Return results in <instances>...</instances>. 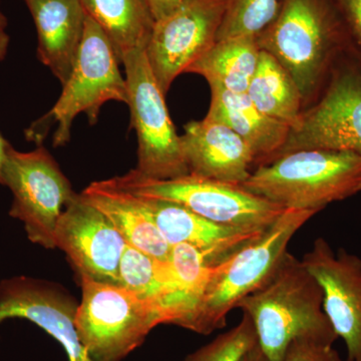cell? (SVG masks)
I'll use <instances>...</instances> for the list:
<instances>
[{
  "mask_svg": "<svg viewBox=\"0 0 361 361\" xmlns=\"http://www.w3.org/2000/svg\"><path fill=\"white\" fill-rule=\"evenodd\" d=\"M169 263L195 306L217 263L196 247L185 243L171 247Z\"/></svg>",
  "mask_w": 361,
  "mask_h": 361,
  "instance_id": "d4e9b609",
  "label": "cell"
},
{
  "mask_svg": "<svg viewBox=\"0 0 361 361\" xmlns=\"http://www.w3.org/2000/svg\"><path fill=\"white\" fill-rule=\"evenodd\" d=\"M350 39L361 56V0H334Z\"/></svg>",
  "mask_w": 361,
  "mask_h": 361,
  "instance_id": "83f0119b",
  "label": "cell"
},
{
  "mask_svg": "<svg viewBox=\"0 0 361 361\" xmlns=\"http://www.w3.org/2000/svg\"><path fill=\"white\" fill-rule=\"evenodd\" d=\"M2 177L13 194L9 215L23 223L32 243L56 248V223L77 193L51 154L44 147L20 152L11 145Z\"/></svg>",
  "mask_w": 361,
  "mask_h": 361,
  "instance_id": "30bf717a",
  "label": "cell"
},
{
  "mask_svg": "<svg viewBox=\"0 0 361 361\" xmlns=\"http://www.w3.org/2000/svg\"><path fill=\"white\" fill-rule=\"evenodd\" d=\"M246 94L266 116L286 123L290 129L298 125L304 110L302 94L290 73L269 52L260 51Z\"/></svg>",
  "mask_w": 361,
  "mask_h": 361,
  "instance_id": "603a6c76",
  "label": "cell"
},
{
  "mask_svg": "<svg viewBox=\"0 0 361 361\" xmlns=\"http://www.w3.org/2000/svg\"><path fill=\"white\" fill-rule=\"evenodd\" d=\"M80 278L75 326L90 361H122L164 324L161 313L129 289Z\"/></svg>",
  "mask_w": 361,
  "mask_h": 361,
  "instance_id": "8992f818",
  "label": "cell"
},
{
  "mask_svg": "<svg viewBox=\"0 0 361 361\" xmlns=\"http://www.w3.org/2000/svg\"><path fill=\"white\" fill-rule=\"evenodd\" d=\"M247 191L283 209L314 211L361 192V155L310 149L289 152L252 171Z\"/></svg>",
  "mask_w": 361,
  "mask_h": 361,
  "instance_id": "277c9868",
  "label": "cell"
},
{
  "mask_svg": "<svg viewBox=\"0 0 361 361\" xmlns=\"http://www.w3.org/2000/svg\"><path fill=\"white\" fill-rule=\"evenodd\" d=\"M77 303L56 285L18 276L0 282V322L23 318L61 344L68 361H90L75 326Z\"/></svg>",
  "mask_w": 361,
  "mask_h": 361,
  "instance_id": "5bb4252c",
  "label": "cell"
},
{
  "mask_svg": "<svg viewBox=\"0 0 361 361\" xmlns=\"http://www.w3.org/2000/svg\"><path fill=\"white\" fill-rule=\"evenodd\" d=\"M118 285L158 310L164 324L183 327L194 307L193 299L183 288L170 263L129 245L123 252Z\"/></svg>",
  "mask_w": 361,
  "mask_h": 361,
  "instance_id": "ac0fdd59",
  "label": "cell"
},
{
  "mask_svg": "<svg viewBox=\"0 0 361 361\" xmlns=\"http://www.w3.org/2000/svg\"><path fill=\"white\" fill-rule=\"evenodd\" d=\"M56 248L65 251L80 277L118 284L128 244L109 218L77 194L56 223Z\"/></svg>",
  "mask_w": 361,
  "mask_h": 361,
  "instance_id": "7c38bea8",
  "label": "cell"
},
{
  "mask_svg": "<svg viewBox=\"0 0 361 361\" xmlns=\"http://www.w3.org/2000/svg\"><path fill=\"white\" fill-rule=\"evenodd\" d=\"M260 47L252 35L218 40L186 73L205 78L209 85L246 92L257 68Z\"/></svg>",
  "mask_w": 361,
  "mask_h": 361,
  "instance_id": "7402d4cb",
  "label": "cell"
},
{
  "mask_svg": "<svg viewBox=\"0 0 361 361\" xmlns=\"http://www.w3.org/2000/svg\"><path fill=\"white\" fill-rule=\"evenodd\" d=\"M132 128L137 133V167L153 179L169 180L189 175L178 135L157 82L146 49L130 52L123 59Z\"/></svg>",
  "mask_w": 361,
  "mask_h": 361,
  "instance_id": "9c48e42d",
  "label": "cell"
},
{
  "mask_svg": "<svg viewBox=\"0 0 361 361\" xmlns=\"http://www.w3.org/2000/svg\"><path fill=\"white\" fill-rule=\"evenodd\" d=\"M9 146H11V144L0 134V185H4L2 169H4V160H6V152Z\"/></svg>",
  "mask_w": 361,
  "mask_h": 361,
  "instance_id": "1f68e13d",
  "label": "cell"
},
{
  "mask_svg": "<svg viewBox=\"0 0 361 361\" xmlns=\"http://www.w3.org/2000/svg\"><path fill=\"white\" fill-rule=\"evenodd\" d=\"M7 23H8V21H7L6 16H4V13H2L1 8H0V27L6 28V30Z\"/></svg>",
  "mask_w": 361,
  "mask_h": 361,
  "instance_id": "d6a6232c",
  "label": "cell"
},
{
  "mask_svg": "<svg viewBox=\"0 0 361 361\" xmlns=\"http://www.w3.org/2000/svg\"><path fill=\"white\" fill-rule=\"evenodd\" d=\"M80 194L109 218L128 245L169 262L171 245L135 195L118 186L114 178L92 183Z\"/></svg>",
  "mask_w": 361,
  "mask_h": 361,
  "instance_id": "ffe728a7",
  "label": "cell"
},
{
  "mask_svg": "<svg viewBox=\"0 0 361 361\" xmlns=\"http://www.w3.org/2000/svg\"><path fill=\"white\" fill-rule=\"evenodd\" d=\"M210 87L207 118L225 123L248 145L254 156V167L274 160L290 128L259 111L246 92H233L218 85Z\"/></svg>",
  "mask_w": 361,
  "mask_h": 361,
  "instance_id": "d6986e66",
  "label": "cell"
},
{
  "mask_svg": "<svg viewBox=\"0 0 361 361\" xmlns=\"http://www.w3.org/2000/svg\"><path fill=\"white\" fill-rule=\"evenodd\" d=\"M225 7L226 0H183L174 13L156 21L146 54L165 96L176 78L217 42Z\"/></svg>",
  "mask_w": 361,
  "mask_h": 361,
  "instance_id": "8fae6325",
  "label": "cell"
},
{
  "mask_svg": "<svg viewBox=\"0 0 361 361\" xmlns=\"http://www.w3.org/2000/svg\"><path fill=\"white\" fill-rule=\"evenodd\" d=\"M85 13L106 33L118 61L146 49L156 20L148 0H80Z\"/></svg>",
  "mask_w": 361,
  "mask_h": 361,
  "instance_id": "44dd1931",
  "label": "cell"
},
{
  "mask_svg": "<svg viewBox=\"0 0 361 361\" xmlns=\"http://www.w3.org/2000/svg\"><path fill=\"white\" fill-rule=\"evenodd\" d=\"M37 32V58L65 85L77 61L87 13L80 0H23Z\"/></svg>",
  "mask_w": 361,
  "mask_h": 361,
  "instance_id": "e0dca14e",
  "label": "cell"
},
{
  "mask_svg": "<svg viewBox=\"0 0 361 361\" xmlns=\"http://www.w3.org/2000/svg\"><path fill=\"white\" fill-rule=\"evenodd\" d=\"M283 361H343L334 346L310 339H296L287 348Z\"/></svg>",
  "mask_w": 361,
  "mask_h": 361,
  "instance_id": "4316f807",
  "label": "cell"
},
{
  "mask_svg": "<svg viewBox=\"0 0 361 361\" xmlns=\"http://www.w3.org/2000/svg\"><path fill=\"white\" fill-rule=\"evenodd\" d=\"M281 0H226L218 40L252 35L267 30L279 13Z\"/></svg>",
  "mask_w": 361,
  "mask_h": 361,
  "instance_id": "cb8c5ba5",
  "label": "cell"
},
{
  "mask_svg": "<svg viewBox=\"0 0 361 361\" xmlns=\"http://www.w3.org/2000/svg\"><path fill=\"white\" fill-rule=\"evenodd\" d=\"M256 39L290 73L307 106L337 61L355 49L334 0H281L277 18Z\"/></svg>",
  "mask_w": 361,
  "mask_h": 361,
  "instance_id": "6da1fadb",
  "label": "cell"
},
{
  "mask_svg": "<svg viewBox=\"0 0 361 361\" xmlns=\"http://www.w3.org/2000/svg\"><path fill=\"white\" fill-rule=\"evenodd\" d=\"M148 2L157 21L174 13L183 0H148Z\"/></svg>",
  "mask_w": 361,
  "mask_h": 361,
  "instance_id": "f1b7e54d",
  "label": "cell"
},
{
  "mask_svg": "<svg viewBox=\"0 0 361 361\" xmlns=\"http://www.w3.org/2000/svg\"><path fill=\"white\" fill-rule=\"evenodd\" d=\"M238 308L250 317L258 345L270 361H283L296 339L334 345L338 338L323 310L322 287L289 252L269 279Z\"/></svg>",
  "mask_w": 361,
  "mask_h": 361,
  "instance_id": "7a4b0ae2",
  "label": "cell"
},
{
  "mask_svg": "<svg viewBox=\"0 0 361 361\" xmlns=\"http://www.w3.org/2000/svg\"><path fill=\"white\" fill-rule=\"evenodd\" d=\"M114 179L137 196L174 202L201 217L231 227L264 231L285 210L242 185L191 174L160 180L146 177L134 169Z\"/></svg>",
  "mask_w": 361,
  "mask_h": 361,
  "instance_id": "52a82bcc",
  "label": "cell"
},
{
  "mask_svg": "<svg viewBox=\"0 0 361 361\" xmlns=\"http://www.w3.org/2000/svg\"><path fill=\"white\" fill-rule=\"evenodd\" d=\"M301 261L322 287L323 310L345 343L348 361H361V258L345 249L334 251L320 237Z\"/></svg>",
  "mask_w": 361,
  "mask_h": 361,
  "instance_id": "4fadbf2b",
  "label": "cell"
},
{
  "mask_svg": "<svg viewBox=\"0 0 361 361\" xmlns=\"http://www.w3.org/2000/svg\"><path fill=\"white\" fill-rule=\"evenodd\" d=\"M9 35L6 32V28L0 27V61L6 58L9 47Z\"/></svg>",
  "mask_w": 361,
  "mask_h": 361,
  "instance_id": "4dcf8cb0",
  "label": "cell"
},
{
  "mask_svg": "<svg viewBox=\"0 0 361 361\" xmlns=\"http://www.w3.org/2000/svg\"><path fill=\"white\" fill-rule=\"evenodd\" d=\"M189 174L243 185L254 167V156L225 123L206 118L185 126L180 135Z\"/></svg>",
  "mask_w": 361,
  "mask_h": 361,
  "instance_id": "2e32d148",
  "label": "cell"
},
{
  "mask_svg": "<svg viewBox=\"0 0 361 361\" xmlns=\"http://www.w3.org/2000/svg\"><path fill=\"white\" fill-rule=\"evenodd\" d=\"M257 343L253 322L243 313L236 326L188 355L185 361H241L247 351Z\"/></svg>",
  "mask_w": 361,
  "mask_h": 361,
  "instance_id": "484cf974",
  "label": "cell"
},
{
  "mask_svg": "<svg viewBox=\"0 0 361 361\" xmlns=\"http://www.w3.org/2000/svg\"><path fill=\"white\" fill-rule=\"evenodd\" d=\"M137 197L171 247L189 244L210 256L217 264L265 231L219 224L174 202Z\"/></svg>",
  "mask_w": 361,
  "mask_h": 361,
  "instance_id": "9a60e30c",
  "label": "cell"
},
{
  "mask_svg": "<svg viewBox=\"0 0 361 361\" xmlns=\"http://www.w3.org/2000/svg\"><path fill=\"white\" fill-rule=\"evenodd\" d=\"M118 63L106 33L87 14L80 52L70 78L63 85V92L51 110L26 130V139L40 145L56 123L54 146H65L70 141L75 116L85 113L94 125L104 104L110 101L128 104L127 82Z\"/></svg>",
  "mask_w": 361,
  "mask_h": 361,
  "instance_id": "5b68a950",
  "label": "cell"
},
{
  "mask_svg": "<svg viewBox=\"0 0 361 361\" xmlns=\"http://www.w3.org/2000/svg\"><path fill=\"white\" fill-rule=\"evenodd\" d=\"M241 361H270L268 360L267 356L264 355L262 349L260 348V346L258 345V343L256 344L254 348H252L250 350L247 351L245 355H244L243 357H242Z\"/></svg>",
  "mask_w": 361,
  "mask_h": 361,
  "instance_id": "f546056e",
  "label": "cell"
},
{
  "mask_svg": "<svg viewBox=\"0 0 361 361\" xmlns=\"http://www.w3.org/2000/svg\"><path fill=\"white\" fill-rule=\"evenodd\" d=\"M315 214L285 209L259 238L216 266L183 327L205 336L223 329L230 311L276 271L294 235Z\"/></svg>",
  "mask_w": 361,
  "mask_h": 361,
  "instance_id": "3957f363",
  "label": "cell"
},
{
  "mask_svg": "<svg viewBox=\"0 0 361 361\" xmlns=\"http://www.w3.org/2000/svg\"><path fill=\"white\" fill-rule=\"evenodd\" d=\"M310 149L361 155V56L356 49L337 61L319 96L289 130L276 158Z\"/></svg>",
  "mask_w": 361,
  "mask_h": 361,
  "instance_id": "ba28073f",
  "label": "cell"
}]
</instances>
